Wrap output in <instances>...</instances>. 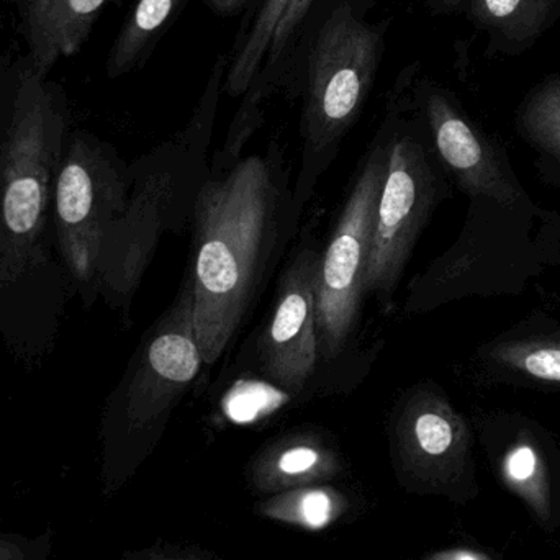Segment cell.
I'll return each instance as SVG.
<instances>
[{"instance_id":"1","label":"cell","mask_w":560,"mask_h":560,"mask_svg":"<svg viewBox=\"0 0 560 560\" xmlns=\"http://www.w3.org/2000/svg\"><path fill=\"white\" fill-rule=\"evenodd\" d=\"M68 125L65 102L36 71L0 114V345L28 371L55 351L74 296L51 229Z\"/></svg>"},{"instance_id":"2","label":"cell","mask_w":560,"mask_h":560,"mask_svg":"<svg viewBox=\"0 0 560 560\" xmlns=\"http://www.w3.org/2000/svg\"><path fill=\"white\" fill-rule=\"evenodd\" d=\"M282 150L249 154L209 176L194 202V329L203 364H215L248 319L299 229Z\"/></svg>"},{"instance_id":"3","label":"cell","mask_w":560,"mask_h":560,"mask_svg":"<svg viewBox=\"0 0 560 560\" xmlns=\"http://www.w3.org/2000/svg\"><path fill=\"white\" fill-rule=\"evenodd\" d=\"M560 266V212L536 202L467 200L456 242L415 276L405 312L428 313L467 299L522 296Z\"/></svg>"},{"instance_id":"4","label":"cell","mask_w":560,"mask_h":560,"mask_svg":"<svg viewBox=\"0 0 560 560\" xmlns=\"http://www.w3.org/2000/svg\"><path fill=\"white\" fill-rule=\"evenodd\" d=\"M223 58L210 79L203 107L179 137L154 148L130 164L127 209L102 255L98 300L130 325L131 306L166 233H180L192 219L194 202L209 176L207 144L212 133Z\"/></svg>"},{"instance_id":"5","label":"cell","mask_w":560,"mask_h":560,"mask_svg":"<svg viewBox=\"0 0 560 560\" xmlns=\"http://www.w3.org/2000/svg\"><path fill=\"white\" fill-rule=\"evenodd\" d=\"M381 30L349 5L332 10L316 33L306 69L302 161L293 202L302 215L339 144L361 115L382 58Z\"/></svg>"},{"instance_id":"6","label":"cell","mask_w":560,"mask_h":560,"mask_svg":"<svg viewBox=\"0 0 560 560\" xmlns=\"http://www.w3.org/2000/svg\"><path fill=\"white\" fill-rule=\"evenodd\" d=\"M407 98L397 94L388 117L392 121L387 174L375 212L371 256L365 271V296H374L382 310L394 305V295L408 262L438 207L453 199L454 184L441 163L430 133Z\"/></svg>"},{"instance_id":"7","label":"cell","mask_w":560,"mask_h":560,"mask_svg":"<svg viewBox=\"0 0 560 560\" xmlns=\"http://www.w3.org/2000/svg\"><path fill=\"white\" fill-rule=\"evenodd\" d=\"M131 167L88 131L69 133L51 196L56 255L85 308L98 300L102 255L127 209Z\"/></svg>"},{"instance_id":"8","label":"cell","mask_w":560,"mask_h":560,"mask_svg":"<svg viewBox=\"0 0 560 560\" xmlns=\"http://www.w3.org/2000/svg\"><path fill=\"white\" fill-rule=\"evenodd\" d=\"M390 138L392 121L387 115L362 160L331 238L322 249L316 279L319 361L332 362L341 358L361 322L365 271L375 212L387 174Z\"/></svg>"},{"instance_id":"9","label":"cell","mask_w":560,"mask_h":560,"mask_svg":"<svg viewBox=\"0 0 560 560\" xmlns=\"http://www.w3.org/2000/svg\"><path fill=\"white\" fill-rule=\"evenodd\" d=\"M411 104L430 133L431 143L466 199H492L510 207L535 206L513 166L509 148L470 117L453 91L421 79Z\"/></svg>"},{"instance_id":"10","label":"cell","mask_w":560,"mask_h":560,"mask_svg":"<svg viewBox=\"0 0 560 560\" xmlns=\"http://www.w3.org/2000/svg\"><path fill=\"white\" fill-rule=\"evenodd\" d=\"M476 440L493 477L552 535L560 528V444L541 421L516 408L474 407Z\"/></svg>"},{"instance_id":"11","label":"cell","mask_w":560,"mask_h":560,"mask_svg":"<svg viewBox=\"0 0 560 560\" xmlns=\"http://www.w3.org/2000/svg\"><path fill=\"white\" fill-rule=\"evenodd\" d=\"M318 249L303 240L283 268L275 308L258 341L262 377L285 392H302L319 362L316 331Z\"/></svg>"},{"instance_id":"12","label":"cell","mask_w":560,"mask_h":560,"mask_svg":"<svg viewBox=\"0 0 560 560\" xmlns=\"http://www.w3.org/2000/svg\"><path fill=\"white\" fill-rule=\"evenodd\" d=\"M467 381L480 390L560 394V319L533 308L480 342L466 362Z\"/></svg>"},{"instance_id":"13","label":"cell","mask_w":560,"mask_h":560,"mask_svg":"<svg viewBox=\"0 0 560 560\" xmlns=\"http://www.w3.org/2000/svg\"><path fill=\"white\" fill-rule=\"evenodd\" d=\"M107 0H20L23 30L36 72L81 51Z\"/></svg>"},{"instance_id":"14","label":"cell","mask_w":560,"mask_h":560,"mask_svg":"<svg viewBox=\"0 0 560 560\" xmlns=\"http://www.w3.org/2000/svg\"><path fill=\"white\" fill-rule=\"evenodd\" d=\"M464 13L489 38L487 58H516L559 22L560 0H467Z\"/></svg>"},{"instance_id":"15","label":"cell","mask_w":560,"mask_h":560,"mask_svg":"<svg viewBox=\"0 0 560 560\" xmlns=\"http://www.w3.org/2000/svg\"><path fill=\"white\" fill-rule=\"evenodd\" d=\"M515 131L533 153L539 180L560 190V72L536 82L515 112Z\"/></svg>"},{"instance_id":"16","label":"cell","mask_w":560,"mask_h":560,"mask_svg":"<svg viewBox=\"0 0 560 560\" xmlns=\"http://www.w3.org/2000/svg\"><path fill=\"white\" fill-rule=\"evenodd\" d=\"M183 3L184 0H138L112 46L108 78H120L137 68Z\"/></svg>"},{"instance_id":"17","label":"cell","mask_w":560,"mask_h":560,"mask_svg":"<svg viewBox=\"0 0 560 560\" xmlns=\"http://www.w3.org/2000/svg\"><path fill=\"white\" fill-rule=\"evenodd\" d=\"M290 0H265L252 28L246 33L242 46L236 49L235 58L229 66L226 92L232 97L248 94L249 89L259 78V69L265 65L269 46L272 43L280 19L285 13Z\"/></svg>"},{"instance_id":"18","label":"cell","mask_w":560,"mask_h":560,"mask_svg":"<svg viewBox=\"0 0 560 560\" xmlns=\"http://www.w3.org/2000/svg\"><path fill=\"white\" fill-rule=\"evenodd\" d=\"M312 3L313 0H290L289 7H287L285 13H283L278 28H276L275 36H272L268 56H266L268 58L266 68H269V72H275V69L278 68L280 59L285 55L287 46L290 45L293 36L299 32Z\"/></svg>"},{"instance_id":"19","label":"cell","mask_w":560,"mask_h":560,"mask_svg":"<svg viewBox=\"0 0 560 560\" xmlns=\"http://www.w3.org/2000/svg\"><path fill=\"white\" fill-rule=\"evenodd\" d=\"M319 454L310 446H293L282 453L279 459V469L289 476L303 474L318 463Z\"/></svg>"},{"instance_id":"20","label":"cell","mask_w":560,"mask_h":560,"mask_svg":"<svg viewBox=\"0 0 560 560\" xmlns=\"http://www.w3.org/2000/svg\"><path fill=\"white\" fill-rule=\"evenodd\" d=\"M303 518L312 526L325 525L329 515V502L323 493H310L302 503Z\"/></svg>"},{"instance_id":"21","label":"cell","mask_w":560,"mask_h":560,"mask_svg":"<svg viewBox=\"0 0 560 560\" xmlns=\"http://www.w3.org/2000/svg\"><path fill=\"white\" fill-rule=\"evenodd\" d=\"M424 2L434 13H441V15L464 13L467 5V0H424Z\"/></svg>"},{"instance_id":"22","label":"cell","mask_w":560,"mask_h":560,"mask_svg":"<svg viewBox=\"0 0 560 560\" xmlns=\"http://www.w3.org/2000/svg\"><path fill=\"white\" fill-rule=\"evenodd\" d=\"M248 0H207L213 12L223 16H233L246 5Z\"/></svg>"},{"instance_id":"23","label":"cell","mask_w":560,"mask_h":560,"mask_svg":"<svg viewBox=\"0 0 560 560\" xmlns=\"http://www.w3.org/2000/svg\"><path fill=\"white\" fill-rule=\"evenodd\" d=\"M446 560H493L486 558V556L477 555V552L472 551H460L456 552V555L451 556Z\"/></svg>"},{"instance_id":"24","label":"cell","mask_w":560,"mask_h":560,"mask_svg":"<svg viewBox=\"0 0 560 560\" xmlns=\"http://www.w3.org/2000/svg\"><path fill=\"white\" fill-rule=\"evenodd\" d=\"M539 292H541L542 299L548 300V302H551L552 305L558 306L560 310V283L551 292H546L545 289H539Z\"/></svg>"}]
</instances>
